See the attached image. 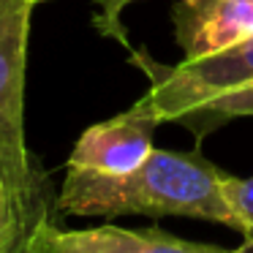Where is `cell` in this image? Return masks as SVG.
<instances>
[{
  "label": "cell",
  "mask_w": 253,
  "mask_h": 253,
  "mask_svg": "<svg viewBox=\"0 0 253 253\" xmlns=\"http://www.w3.org/2000/svg\"><path fill=\"white\" fill-rule=\"evenodd\" d=\"M49 253H231L210 242H188L164 229H123L115 223L93 229H55Z\"/></svg>",
  "instance_id": "7"
},
{
  "label": "cell",
  "mask_w": 253,
  "mask_h": 253,
  "mask_svg": "<svg viewBox=\"0 0 253 253\" xmlns=\"http://www.w3.org/2000/svg\"><path fill=\"white\" fill-rule=\"evenodd\" d=\"M131 63L147 74V93L131 106V112L161 123H182L193 109L242 84L253 82V36L207 57L164 66L144 49H131Z\"/></svg>",
  "instance_id": "2"
},
{
  "label": "cell",
  "mask_w": 253,
  "mask_h": 253,
  "mask_svg": "<svg viewBox=\"0 0 253 253\" xmlns=\"http://www.w3.org/2000/svg\"><path fill=\"white\" fill-rule=\"evenodd\" d=\"M55 210L57 196L44 166L14 174L0 164V253H49Z\"/></svg>",
  "instance_id": "4"
},
{
  "label": "cell",
  "mask_w": 253,
  "mask_h": 253,
  "mask_svg": "<svg viewBox=\"0 0 253 253\" xmlns=\"http://www.w3.org/2000/svg\"><path fill=\"white\" fill-rule=\"evenodd\" d=\"M226 202L234 215V229L245 237H253V177H231L223 180Z\"/></svg>",
  "instance_id": "9"
},
{
  "label": "cell",
  "mask_w": 253,
  "mask_h": 253,
  "mask_svg": "<svg viewBox=\"0 0 253 253\" xmlns=\"http://www.w3.org/2000/svg\"><path fill=\"white\" fill-rule=\"evenodd\" d=\"M226 174L199 150H155L128 174H98L66 169L57 210L68 215H182L234 229V215L223 193Z\"/></svg>",
  "instance_id": "1"
},
{
  "label": "cell",
  "mask_w": 253,
  "mask_h": 253,
  "mask_svg": "<svg viewBox=\"0 0 253 253\" xmlns=\"http://www.w3.org/2000/svg\"><path fill=\"white\" fill-rule=\"evenodd\" d=\"M36 3L0 0V164L14 174H28L39 164L25 136V68Z\"/></svg>",
  "instance_id": "3"
},
{
  "label": "cell",
  "mask_w": 253,
  "mask_h": 253,
  "mask_svg": "<svg viewBox=\"0 0 253 253\" xmlns=\"http://www.w3.org/2000/svg\"><path fill=\"white\" fill-rule=\"evenodd\" d=\"M171 25L185 60L207 57L253 36V0H177Z\"/></svg>",
  "instance_id": "6"
},
{
  "label": "cell",
  "mask_w": 253,
  "mask_h": 253,
  "mask_svg": "<svg viewBox=\"0 0 253 253\" xmlns=\"http://www.w3.org/2000/svg\"><path fill=\"white\" fill-rule=\"evenodd\" d=\"M155 123L126 109L104 123L90 126L77 139L66 169H84L98 174H128L139 169L153 153Z\"/></svg>",
  "instance_id": "5"
},
{
  "label": "cell",
  "mask_w": 253,
  "mask_h": 253,
  "mask_svg": "<svg viewBox=\"0 0 253 253\" xmlns=\"http://www.w3.org/2000/svg\"><path fill=\"white\" fill-rule=\"evenodd\" d=\"M234 117H253V82L242 84L237 90H229L223 95H215L207 104H202L199 109H193L185 117V126H191L193 131L202 136L207 128L218 126L223 120H234Z\"/></svg>",
  "instance_id": "8"
},
{
  "label": "cell",
  "mask_w": 253,
  "mask_h": 253,
  "mask_svg": "<svg viewBox=\"0 0 253 253\" xmlns=\"http://www.w3.org/2000/svg\"><path fill=\"white\" fill-rule=\"evenodd\" d=\"M136 0H98V14H95V28H98L101 36H109V39H117L120 44L128 46V36L123 30V11L126 6H131Z\"/></svg>",
  "instance_id": "10"
},
{
  "label": "cell",
  "mask_w": 253,
  "mask_h": 253,
  "mask_svg": "<svg viewBox=\"0 0 253 253\" xmlns=\"http://www.w3.org/2000/svg\"><path fill=\"white\" fill-rule=\"evenodd\" d=\"M231 253H253V237H245V242L240 248H234Z\"/></svg>",
  "instance_id": "11"
}]
</instances>
